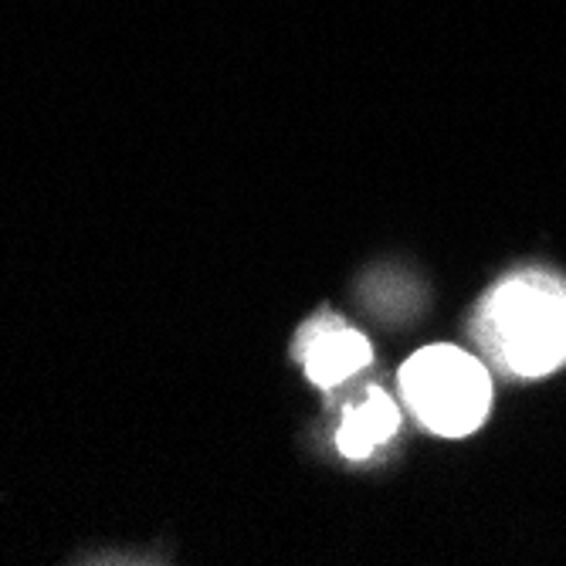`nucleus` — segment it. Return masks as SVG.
Here are the masks:
<instances>
[{
	"label": "nucleus",
	"instance_id": "2",
	"mask_svg": "<svg viewBox=\"0 0 566 566\" xmlns=\"http://www.w3.org/2000/svg\"><path fill=\"white\" fill-rule=\"evenodd\" d=\"M400 387L418 421L444 438L475 431L492 403L485 367L454 346H431L410 356L400 370Z\"/></svg>",
	"mask_w": 566,
	"mask_h": 566
},
{
	"label": "nucleus",
	"instance_id": "4",
	"mask_svg": "<svg viewBox=\"0 0 566 566\" xmlns=\"http://www.w3.org/2000/svg\"><path fill=\"white\" fill-rule=\"evenodd\" d=\"M400 424L394 400L384 390H370L359 407L346 410V421L336 434V444L346 458H367L377 444H384Z\"/></svg>",
	"mask_w": 566,
	"mask_h": 566
},
{
	"label": "nucleus",
	"instance_id": "1",
	"mask_svg": "<svg viewBox=\"0 0 566 566\" xmlns=\"http://www.w3.org/2000/svg\"><path fill=\"white\" fill-rule=\"evenodd\" d=\"M482 336L509 370H556L566 364V285L539 272L502 282L482 308Z\"/></svg>",
	"mask_w": 566,
	"mask_h": 566
},
{
	"label": "nucleus",
	"instance_id": "3",
	"mask_svg": "<svg viewBox=\"0 0 566 566\" xmlns=\"http://www.w3.org/2000/svg\"><path fill=\"white\" fill-rule=\"evenodd\" d=\"M298 356L305 359L308 380L319 387H336L370 364V343L353 329H343L339 323H316L302 333Z\"/></svg>",
	"mask_w": 566,
	"mask_h": 566
}]
</instances>
